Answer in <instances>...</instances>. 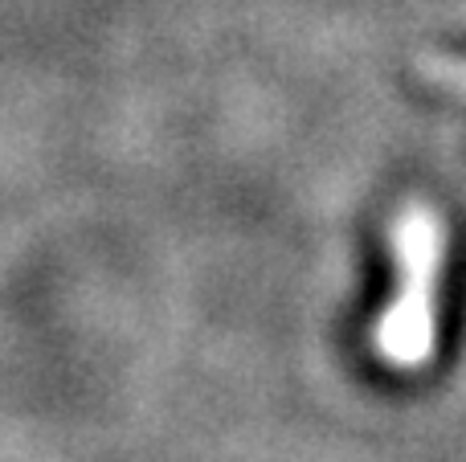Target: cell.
Instances as JSON below:
<instances>
[{"instance_id":"obj_1","label":"cell","mask_w":466,"mask_h":462,"mask_svg":"<svg viewBox=\"0 0 466 462\" xmlns=\"http://www.w3.org/2000/svg\"><path fill=\"white\" fill-rule=\"evenodd\" d=\"M397 283L377 316L372 344L393 368H426L438 352V286L446 270V221L434 205L410 201L393 221Z\"/></svg>"},{"instance_id":"obj_2","label":"cell","mask_w":466,"mask_h":462,"mask_svg":"<svg viewBox=\"0 0 466 462\" xmlns=\"http://www.w3.org/2000/svg\"><path fill=\"white\" fill-rule=\"evenodd\" d=\"M421 70H426L430 78H438L442 86L466 95V57H421Z\"/></svg>"}]
</instances>
